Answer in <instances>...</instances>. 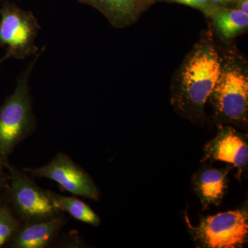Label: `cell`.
<instances>
[{
	"instance_id": "cell-1",
	"label": "cell",
	"mask_w": 248,
	"mask_h": 248,
	"mask_svg": "<svg viewBox=\"0 0 248 248\" xmlns=\"http://www.w3.org/2000/svg\"><path fill=\"white\" fill-rule=\"evenodd\" d=\"M45 49L35 55L18 78L14 93L0 107V166L4 169H9V158L16 146L35 130L36 119L32 112L29 78Z\"/></svg>"
},
{
	"instance_id": "cell-2",
	"label": "cell",
	"mask_w": 248,
	"mask_h": 248,
	"mask_svg": "<svg viewBox=\"0 0 248 248\" xmlns=\"http://www.w3.org/2000/svg\"><path fill=\"white\" fill-rule=\"evenodd\" d=\"M218 54L212 46L197 49L183 70L180 89L174 102L182 113L200 115L221 71Z\"/></svg>"
},
{
	"instance_id": "cell-3",
	"label": "cell",
	"mask_w": 248,
	"mask_h": 248,
	"mask_svg": "<svg viewBox=\"0 0 248 248\" xmlns=\"http://www.w3.org/2000/svg\"><path fill=\"white\" fill-rule=\"evenodd\" d=\"M0 46L6 47L0 63L11 58L24 60L37 55L39 48L35 40L41 27L32 11L6 1L0 8Z\"/></svg>"
},
{
	"instance_id": "cell-4",
	"label": "cell",
	"mask_w": 248,
	"mask_h": 248,
	"mask_svg": "<svg viewBox=\"0 0 248 248\" xmlns=\"http://www.w3.org/2000/svg\"><path fill=\"white\" fill-rule=\"evenodd\" d=\"M7 170L9 184L6 190L15 214L25 224L50 219L62 213L48 190L39 187L24 170L11 165Z\"/></svg>"
},
{
	"instance_id": "cell-5",
	"label": "cell",
	"mask_w": 248,
	"mask_h": 248,
	"mask_svg": "<svg viewBox=\"0 0 248 248\" xmlns=\"http://www.w3.org/2000/svg\"><path fill=\"white\" fill-rule=\"evenodd\" d=\"M187 223L194 239L201 247L242 248L248 241L247 205L239 210L203 217L197 226Z\"/></svg>"
},
{
	"instance_id": "cell-6",
	"label": "cell",
	"mask_w": 248,
	"mask_h": 248,
	"mask_svg": "<svg viewBox=\"0 0 248 248\" xmlns=\"http://www.w3.org/2000/svg\"><path fill=\"white\" fill-rule=\"evenodd\" d=\"M222 120L239 125H247L248 78L236 65L221 68L219 78L210 97Z\"/></svg>"
},
{
	"instance_id": "cell-7",
	"label": "cell",
	"mask_w": 248,
	"mask_h": 248,
	"mask_svg": "<svg viewBox=\"0 0 248 248\" xmlns=\"http://www.w3.org/2000/svg\"><path fill=\"white\" fill-rule=\"evenodd\" d=\"M23 170L32 177L55 181L73 195L99 200V189L92 177L64 153H58L45 166Z\"/></svg>"
},
{
	"instance_id": "cell-8",
	"label": "cell",
	"mask_w": 248,
	"mask_h": 248,
	"mask_svg": "<svg viewBox=\"0 0 248 248\" xmlns=\"http://www.w3.org/2000/svg\"><path fill=\"white\" fill-rule=\"evenodd\" d=\"M216 161L227 163L236 168L240 175L248 166L247 137L231 127L220 129L217 136L205 145L202 161L205 163Z\"/></svg>"
},
{
	"instance_id": "cell-9",
	"label": "cell",
	"mask_w": 248,
	"mask_h": 248,
	"mask_svg": "<svg viewBox=\"0 0 248 248\" xmlns=\"http://www.w3.org/2000/svg\"><path fill=\"white\" fill-rule=\"evenodd\" d=\"M231 168L218 169L205 165L194 174L192 186L203 210L221 203L228 189V175Z\"/></svg>"
},
{
	"instance_id": "cell-10",
	"label": "cell",
	"mask_w": 248,
	"mask_h": 248,
	"mask_svg": "<svg viewBox=\"0 0 248 248\" xmlns=\"http://www.w3.org/2000/svg\"><path fill=\"white\" fill-rule=\"evenodd\" d=\"M67 222L66 217L60 214L50 219L29 223L19 228L11 239L14 248H43L47 247Z\"/></svg>"
},
{
	"instance_id": "cell-11",
	"label": "cell",
	"mask_w": 248,
	"mask_h": 248,
	"mask_svg": "<svg viewBox=\"0 0 248 248\" xmlns=\"http://www.w3.org/2000/svg\"><path fill=\"white\" fill-rule=\"evenodd\" d=\"M141 0H78L105 15L116 27H123L135 17Z\"/></svg>"
},
{
	"instance_id": "cell-12",
	"label": "cell",
	"mask_w": 248,
	"mask_h": 248,
	"mask_svg": "<svg viewBox=\"0 0 248 248\" xmlns=\"http://www.w3.org/2000/svg\"><path fill=\"white\" fill-rule=\"evenodd\" d=\"M48 193L62 212H66L76 219L91 226L100 225L99 217L84 202L74 197L59 195L50 190H48Z\"/></svg>"
},
{
	"instance_id": "cell-13",
	"label": "cell",
	"mask_w": 248,
	"mask_h": 248,
	"mask_svg": "<svg viewBox=\"0 0 248 248\" xmlns=\"http://www.w3.org/2000/svg\"><path fill=\"white\" fill-rule=\"evenodd\" d=\"M213 18L217 30L226 39L234 37L248 25V14L238 9L217 10Z\"/></svg>"
},
{
	"instance_id": "cell-14",
	"label": "cell",
	"mask_w": 248,
	"mask_h": 248,
	"mask_svg": "<svg viewBox=\"0 0 248 248\" xmlns=\"http://www.w3.org/2000/svg\"><path fill=\"white\" fill-rule=\"evenodd\" d=\"M19 229V221L12 209L0 203V248L12 239Z\"/></svg>"
},
{
	"instance_id": "cell-15",
	"label": "cell",
	"mask_w": 248,
	"mask_h": 248,
	"mask_svg": "<svg viewBox=\"0 0 248 248\" xmlns=\"http://www.w3.org/2000/svg\"><path fill=\"white\" fill-rule=\"evenodd\" d=\"M172 2L179 3L190 6V7L196 8L201 10H207L208 9L210 0H170Z\"/></svg>"
},
{
	"instance_id": "cell-16",
	"label": "cell",
	"mask_w": 248,
	"mask_h": 248,
	"mask_svg": "<svg viewBox=\"0 0 248 248\" xmlns=\"http://www.w3.org/2000/svg\"><path fill=\"white\" fill-rule=\"evenodd\" d=\"M4 170V168L0 166V190H6L9 184V174H6Z\"/></svg>"
},
{
	"instance_id": "cell-17",
	"label": "cell",
	"mask_w": 248,
	"mask_h": 248,
	"mask_svg": "<svg viewBox=\"0 0 248 248\" xmlns=\"http://www.w3.org/2000/svg\"><path fill=\"white\" fill-rule=\"evenodd\" d=\"M238 9L241 10L245 14H248V0H239Z\"/></svg>"
},
{
	"instance_id": "cell-18",
	"label": "cell",
	"mask_w": 248,
	"mask_h": 248,
	"mask_svg": "<svg viewBox=\"0 0 248 248\" xmlns=\"http://www.w3.org/2000/svg\"><path fill=\"white\" fill-rule=\"evenodd\" d=\"M210 1L215 4L225 5L232 2L234 0H210Z\"/></svg>"
}]
</instances>
